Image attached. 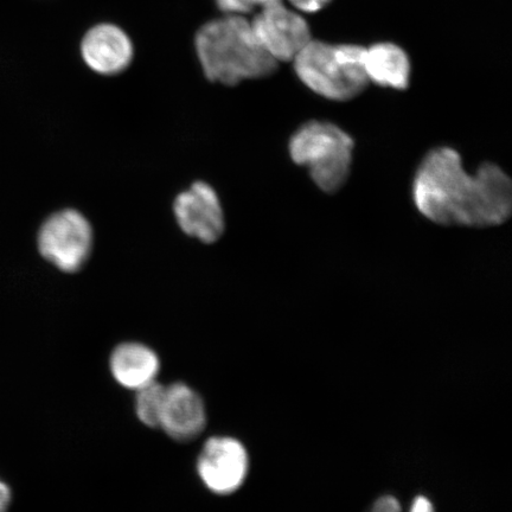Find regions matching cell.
Instances as JSON below:
<instances>
[{"label": "cell", "mask_w": 512, "mask_h": 512, "mask_svg": "<svg viewBox=\"0 0 512 512\" xmlns=\"http://www.w3.org/2000/svg\"><path fill=\"white\" fill-rule=\"evenodd\" d=\"M413 200L421 215L441 226L494 227L511 215L512 184L495 164L470 175L456 150L439 147L416 172Z\"/></svg>", "instance_id": "cell-1"}, {"label": "cell", "mask_w": 512, "mask_h": 512, "mask_svg": "<svg viewBox=\"0 0 512 512\" xmlns=\"http://www.w3.org/2000/svg\"><path fill=\"white\" fill-rule=\"evenodd\" d=\"M195 43L207 79L222 85L267 78L279 66L261 47L251 22L243 16L228 15L207 23L198 31Z\"/></svg>", "instance_id": "cell-2"}, {"label": "cell", "mask_w": 512, "mask_h": 512, "mask_svg": "<svg viewBox=\"0 0 512 512\" xmlns=\"http://www.w3.org/2000/svg\"><path fill=\"white\" fill-rule=\"evenodd\" d=\"M366 48L311 41L294 62L298 78L312 92L335 101H349L368 86L364 70Z\"/></svg>", "instance_id": "cell-3"}, {"label": "cell", "mask_w": 512, "mask_h": 512, "mask_svg": "<svg viewBox=\"0 0 512 512\" xmlns=\"http://www.w3.org/2000/svg\"><path fill=\"white\" fill-rule=\"evenodd\" d=\"M354 140L330 123L311 121L293 134L290 155L294 163L305 166L312 181L324 192L334 194L347 183Z\"/></svg>", "instance_id": "cell-4"}, {"label": "cell", "mask_w": 512, "mask_h": 512, "mask_svg": "<svg viewBox=\"0 0 512 512\" xmlns=\"http://www.w3.org/2000/svg\"><path fill=\"white\" fill-rule=\"evenodd\" d=\"M92 247L91 223L78 210L64 209L51 215L38 233L41 255L62 272L79 271Z\"/></svg>", "instance_id": "cell-5"}, {"label": "cell", "mask_w": 512, "mask_h": 512, "mask_svg": "<svg viewBox=\"0 0 512 512\" xmlns=\"http://www.w3.org/2000/svg\"><path fill=\"white\" fill-rule=\"evenodd\" d=\"M246 447L232 437H213L203 445L197 460V472L206 488L216 495L238 491L248 476Z\"/></svg>", "instance_id": "cell-6"}, {"label": "cell", "mask_w": 512, "mask_h": 512, "mask_svg": "<svg viewBox=\"0 0 512 512\" xmlns=\"http://www.w3.org/2000/svg\"><path fill=\"white\" fill-rule=\"evenodd\" d=\"M251 25L261 47L278 63L293 61L312 41L305 19L281 2L261 9Z\"/></svg>", "instance_id": "cell-7"}, {"label": "cell", "mask_w": 512, "mask_h": 512, "mask_svg": "<svg viewBox=\"0 0 512 512\" xmlns=\"http://www.w3.org/2000/svg\"><path fill=\"white\" fill-rule=\"evenodd\" d=\"M174 213L183 232L203 243L216 242L224 232L219 195L207 183L196 182L181 192L176 197Z\"/></svg>", "instance_id": "cell-8"}, {"label": "cell", "mask_w": 512, "mask_h": 512, "mask_svg": "<svg viewBox=\"0 0 512 512\" xmlns=\"http://www.w3.org/2000/svg\"><path fill=\"white\" fill-rule=\"evenodd\" d=\"M206 425V405L196 390L184 383H174L166 387L159 428L172 439L189 441L197 438Z\"/></svg>", "instance_id": "cell-9"}, {"label": "cell", "mask_w": 512, "mask_h": 512, "mask_svg": "<svg viewBox=\"0 0 512 512\" xmlns=\"http://www.w3.org/2000/svg\"><path fill=\"white\" fill-rule=\"evenodd\" d=\"M81 54L95 73L115 75L130 66L133 46L123 30L112 24H100L83 38Z\"/></svg>", "instance_id": "cell-10"}, {"label": "cell", "mask_w": 512, "mask_h": 512, "mask_svg": "<svg viewBox=\"0 0 512 512\" xmlns=\"http://www.w3.org/2000/svg\"><path fill=\"white\" fill-rule=\"evenodd\" d=\"M113 379L126 389H142L157 381L160 360L155 351L137 342L118 345L110 358Z\"/></svg>", "instance_id": "cell-11"}, {"label": "cell", "mask_w": 512, "mask_h": 512, "mask_svg": "<svg viewBox=\"0 0 512 512\" xmlns=\"http://www.w3.org/2000/svg\"><path fill=\"white\" fill-rule=\"evenodd\" d=\"M364 70L369 82L400 91L409 85L411 63L405 50L392 43H379L366 48Z\"/></svg>", "instance_id": "cell-12"}, {"label": "cell", "mask_w": 512, "mask_h": 512, "mask_svg": "<svg viewBox=\"0 0 512 512\" xmlns=\"http://www.w3.org/2000/svg\"><path fill=\"white\" fill-rule=\"evenodd\" d=\"M166 386L156 382L137 390L136 414L142 424L150 428L160 426L162 420Z\"/></svg>", "instance_id": "cell-13"}, {"label": "cell", "mask_w": 512, "mask_h": 512, "mask_svg": "<svg viewBox=\"0 0 512 512\" xmlns=\"http://www.w3.org/2000/svg\"><path fill=\"white\" fill-rule=\"evenodd\" d=\"M281 0H216L219 8L227 15L242 16L256 9H264Z\"/></svg>", "instance_id": "cell-14"}, {"label": "cell", "mask_w": 512, "mask_h": 512, "mask_svg": "<svg viewBox=\"0 0 512 512\" xmlns=\"http://www.w3.org/2000/svg\"><path fill=\"white\" fill-rule=\"evenodd\" d=\"M370 512H402L401 504L393 496H383L375 502Z\"/></svg>", "instance_id": "cell-15"}, {"label": "cell", "mask_w": 512, "mask_h": 512, "mask_svg": "<svg viewBox=\"0 0 512 512\" xmlns=\"http://www.w3.org/2000/svg\"><path fill=\"white\" fill-rule=\"evenodd\" d=\"M288 2H290L294 8L312 14V12L323 10L332 0H288Z\"/></svg>", "instance_id": "cell-16"}, {"label": "cell", "mask_w": 512, "mask_h": 512, "mask_svg": "<svg viewBox=\"0 0 512 512\" xmlns=\"http://www.w3.org/2000/svg\"><path fill=\"white\" fill-rule=\"evenodd\" d=\"M409 512H435L430 499L419 496L414 499L411 510Z\"/></svg>", "instance_id": "cell-17"}, {"label": "cell", "mask_w": 512, "mask_h": 512, "mask_svg": "<svg viewBox=\"0 0 512 512\" xmlns=\"http://www.w3.org/2000/svg\"><path fill=\"white\" fill-rule=\"evenodd\" d=\"M11 504V490L8 485L0 482V512H8Z\"/></svg>", "instance_id": "cell-18"}]
</instances>
